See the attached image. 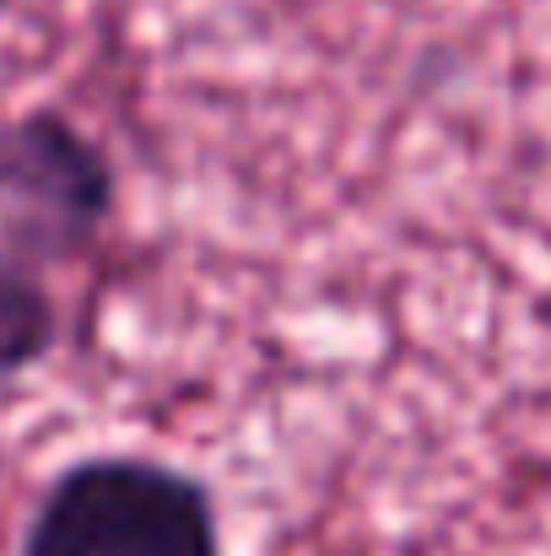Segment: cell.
<instances>
[{
	"instance_id": "6da1fadb",
	"label": "cell",
	"mask_w": 551,
	"mask_h": 556,
	"mask_svg": "<svg viewBox=\"0 0 551 556\" xmlns=\"http://www.w3.org/2000/svg\"><path fill=\"white\" fill-rule=\"evenodd\" d=\"M16 556H222L216 497L152 454H82L38 492Z\"/></svg>"
},
{
	"instance_id": "7a4b0ae2",
	"label": "cell",
	"mask_w": 551,
	"mask_h": 556,
	"mask_svg": "<svg viewBox=\"0 0 551 556\" xmlns=\"http://www.w3.org/2000/svg\"><path fill=\"white\" fill-rule=\"evenodd\" d=\"M120 205V174L98 136L60 109L0 119V243L27 265L82 260Z\"/></svg>"
},
{
	"instance_id": "3957f363",
	"label": "cell",
	"mask_w": 551,
	"mask_h": 556,
	"mask_svg": "<svg viewBox=\"0 0 551 556\" xmlns=\"http://www.w3.org/2000/svg\"><path fill=\"white\" fill-rule=\"evenodd\" d=\"M54 341H60V308L38 265H27L0 243V383L38 368L54 352Z\"/></svg>"
},
{
	"instance_id": "277c9868",
	"label": "cell",
	"mask_w": 551,
	"mask_h": 556,
	"mask_svg": "<svg viewBox=\"0 0 551 556\" xmlns=\"http://www.w3.org/2000/svg\"><path fill=\"white\" fill-rule=\"evenodd\" d=\"M5 5H16V0H0V11H5Z\"/></svg>"
}]
</instances>
